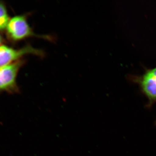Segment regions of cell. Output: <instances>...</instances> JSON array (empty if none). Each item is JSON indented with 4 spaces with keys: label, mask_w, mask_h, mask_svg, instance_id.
<instances>
[{
    "label": "cell",
    "mask_w": 156,
    "mask_h": 156,
    "mask_svg": "<svg viewBox=\"0 0 156 156\" xmlns=\"http://www.w3.org/2000/svg\"><path fill=\"white\" fill-rule=\"evenodd\" d=\"M5 31L7 37L13 43L32 37L40 38L50 41L54 40L51 36L35 33L29 24L27 14L16 15L10 18Z\"/></svg>",
    "instance_id": "6da1fadb"
},
{
    "label": "cell",
    "mask_w": 156,
    "mask_h": 156,
    "mask_svg": "<svg viewBox=\"0 0 156 156\" xmlns=\"http://www.w3.org/2000/svg\"><path fill=\"white\" fill-rule=\"evenodd\" d=\"M25 62L20 59L8 65L0 67V92L16 94L20 92L17 75Z\"/></svg>",
    "instance_id": "7a4b0ae2"
},
{
    "label": "cell",
    "mask_w": 156,
    "mask_h": 156,
    "mask_svg": "<svg viewBox=\"0 0 156 156\" xmlns=\"http://www.w3.org/2000/svg\"><path fill=\"white\" fill-rule=\"evenodd\" d=\"M35 55L43 57L45 56L44 51L34 48L31 45L27 44L20 49H14L8 46H0V67L8 65L20 60L23 56L27 55Z\"/></svg>",
    "instance_id": "3957f363"
},
{
    "label": "cell",
    "mask_w": 156,
    "mask_h": 156,
    "mask_svg": "<svg viewBox=\"0 0 156 156\" xmlns=\"http://www.w3.org/2000/svg\"><path fill=\"white\" fill-rule=\"evenodd\" d=\"M139 84L149 104L156 102V67L148 70L139 80Z\"/></svg>",
    "instance_id": "277c9868"
},
{
    "label": "cell",
    "mask_w": 156,
    "mask_h": 156,
    "mask_svg": "<svg viewBox=\"0 0 156 156\" xmlns=\"http://www.w3.org/2000/svg\"><path fill=\"white\" fill-rule=\"evenodd\" d=\"M10 19L5 5L0 2V31L5 30Z\"/></svg>",
    "instance_id": "5b68a950"
},
{
    "label": "cell",
    "mask_w": 156,
    "mask_h": 156,
    "mask_svg": "<svg viewBox=\"0 0 156 156\" xmlns=\"http://www.w3.org/2000/svg\"><path fill=\"white\" fill-rule=\"evenodd\" d=\"M4 41V39H3V37L2 36V35L0 34V46L1 45H2L3 42Z\"/></svg>",
    "instance_id": "8992f818"
},
{
    "label": "cell",
    "mask_w": 156,
    "mask_h": 156,
    "mask_svg": "<svg viewBox=\"0 0 156 156\" xmlns=\"http://www.w3.org/2000/svg\"></svg>",
    "instance_id": "52a82bcc"
}]
</instances>
